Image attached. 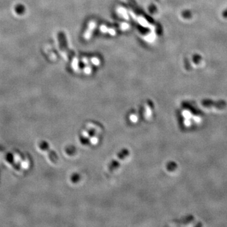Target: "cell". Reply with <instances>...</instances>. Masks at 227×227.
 <instances>
[{
    "label": "cell",
    "mask_w": 227,
    "mask_h": 227,
    "mask_svg": "<svg viewBox=\"0 0 227 227\" xmlns=\"http://www.w3.org/2000/svg\"><path fill=\"white\" fill-rule=\"evenodd\" d=\"M102 131L101 128L99 126H97L96 123L91 122L82 130L81 136L84 140L89 139L91 144L96 145L100 141V136Z\"/></svg>",
    "instance_id": "1"
},
{
    "label": "cell",
    "mask_w": 227,
    "mask_h": 227,
    "mask_svg": "<svg viewBox=\"0 0 227 227\" xmlns=\"http://www.w3.org/2000/svg\"><path fill=\"white\" fill-rule=\"evenodd\" d=\"M39 148L42 149V150L46 151L47 152L49 158L54 163L56 162V161L57 160V156L56 155V153H55L53 151L50 150L49 144L46 141H42L39 144Z\"/></svg>",
    "instance_id": "2"
},
{
    "label": "cell",
    "mask_w": 227,
    "mask_h": 227,
    "mask_svg": "<svg viewBox=\"0 0 227 227\" xmlns=\"http://www.w3.org/2000/svg\"><path fill=\"white\" fill-rule=\"evenodd\" d=\"M25 6L22 4H17L15 7V11L19 15H21L25 12Z\"/></svg>",
    "instance_id": "3"
},
{
    "label": "cell",
    "mask_w": 227,
    "mask_h": 227,
    "mask_svg": "<svg viewBox=\"0 0 227 227\" xmlns=\"http://www.w3.org/2000/svg\"><path fill=\"white\" fill-rule=\"evenodd\" d=\"M129 119L131 122L132 123H137L138 122L139 117L137 113L131 112L129 115Z\"/></svg>",
    "instance_id": "4"
}]
</instances>
